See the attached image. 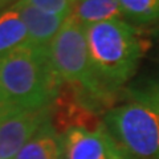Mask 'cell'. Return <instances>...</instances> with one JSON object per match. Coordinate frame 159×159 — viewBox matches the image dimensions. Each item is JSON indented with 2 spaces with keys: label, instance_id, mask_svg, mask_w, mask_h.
I'll return each mask as SVG.
<instances>
[{
  "label": "cell",
  "instance_id": "9",
  "mask_svg": "<svg viewBox=\"0 0 159 159\" xmlns=\"http://www.w3.org/2000/svg\"><path fill=\"white\" fill-rule=\"evenodd\" d=\"M72 15L84 25L123 19L118 0H74Z\"/></svg>",
  "mask_w": 159,
  "mask_h": 159
},
{
  "label": "cell",
  "instance_id": "5",
  "mask_svg": "<svg viewBox=\"0 0 159 159\" xmlns=\"http://www.w3.org/2000/svg\"><path fill=\"white\" fill-rule=\"evenodd\" d=\"M61 139L62 159H129L105 123L94 131L81 127L69 129Z\"/></svg>",
  "mask_w": 159,
  "mask_h": 159
},
{
  "label": "cell",
  "instance_id": "13",
  "mask_svg": "<svg viewBox=\"0 0 159 159\" xmlns=\"http://www.w3.org/2000/svg\"><path fill=\"white\" fill-rule=\"evenodd\" d=\"M32 7L54 16L69 17L73 13L74 0H23Z\"/></svg>",
  "mask_w": 159,
  "mask_h": 159
},
{
  "label": "cell",
  "instance_id": "8",
  "mask_svg": "<svg viewBox=\"0 0 159 159\" xmlns=\"http://www.w3.org/2000/svg\"><path fill=\"white\" fill-rule=\"evenodd\" d=\"M16 159H62L61 134L49 119L25 143Z\"/></svg>",
  "mask_w": 159,
  "mask_h": 159
},
{
  "label": "cell",
  "instance_id": "16",
  "mask_svg": "<svg viewBox=\"0 0 159 159\" xmlns=\"http://www.w3.org/2000/svg\"><path fill=\"white\" fill-rule=\"evenodd\" d=\"M16 2H17V0H0V11H2V9H6L8 7H11V6H13Z\"/></svg>",
  "mask_w": 159,
  "mask_h": 159
},
{
  "label": "cell",
  "instance_id": "6",
  "mask_svg": "<svg viewBox=\"0 0 159 159\" xmlns=\"http://www.w3.org/2000/svg\"><path fill=\"white\" fill-rule=\"evenodd\" d=\"M51 119V106L39 110H16L0 119V159H16L36 131Z\"/></svg>",
  "mask_w": 159,
  "mask_h": 159
},
{
  "label": "cell",
  "instance_id": "7",
  "mask_svg": "<svg viewBox=\"0 0 159 159\" xmlns=\"http://www.w3.org/2000/svg\"><path fill=\"white\" fill-rule=\"evenodd\" d=\"M20 13L28 32V41L40 47H49L56 34L60 32L62 24L68 17L54 16L32 7L23 0H17L12 6Z\"/></svg>",
  "mask_w": 159,
  "mask_h": 159
},
{
  "label": "cell",
  "instance_id": "14",
  "mask_svg": "<svg viewBox=\"0 0 159 159\" xmlns=\"http://www.w3.org/2000/svg\"><path fill=\"white\" fill-rule=\"evenodd\" d=\"M13 111H16V109L7 101V98L4 97L2 89H0V119L9 116V114L13 113Z\"/></svg>",
  "mask_w": 159,
  "mask_h": 159
},
{
  "label": "cell",
  "instance_id": "3",
  "mask_svg": "<svg viewBox=\"0 0 159 159\" xmlns=\"http://www.w3.org/2000/svg\"><path fill=\"white\" fill-rule=\"evenodd\" d=\"M53 68L62 84L77 86L103 107L105 111L113 109L117 97L110 96L101 86L90 64L86 41V25L70 15L62 24L49 45Z\"/></svg>",
  "mask_w": 159,
  "mask_h": 159
},
{
  "label": "cell",
  "instance_id": "11",
  "mask_svg": "<svg viewBox=\"0 0 159 159\" xmlns=\"http://www.w3.org/2000/svg\"><path fill=\"white\" fill-rule=\"evenodd\" d=\"M123 19L135 27L158 25L159 0H118Z\"/></svg>",
  "mask_w": 159,
  "mask_h": 159
},
{
  "label": "cell",
  "instance_id": "4",
  "mask_svg": "<svg viewBox=\"0 0 159 159\" xmlns=\"http://www.w3.org/2000/svg\"><path fill=\"white\" fill-rule=\"evenodd\" d=\"M103 123L129 159H159V111L129 101L106 111Z\"/></svg>",
  "mask_w": 159,
  "mask_h": 159
},
{
  "label": "cell",
  "instance_id": "1",
  "mask_svg": "<svg viewBox=\"0 0 159 159\" xmlns=\"http://www.w3.org/2000/svg\"><path fill=\"white\" fill-rule=\"evenodd\" d=\"M86 41L94 74L105 92L117 97L134 77L151 47L150 37L125 19L86 25Z\"/></svg>",
  "mask_w": 159,
  "mask_h": 159
},
{
  "label": "cell",
  "instance_id": "15",
  "mask_svg": "<svg viewBox=\"0 0 159 159\" xmlns=\"http://www.w3.org/2000/svg\"><path fill=\"white\" fill-rule=\"evenodd\" d=\"M150 41L154 45V48L158 51V58H159V24L152 28L151 34H150Z\"/></svg>",
  "mask_w": 159,
  "mask_h": 159
},
{
  "label": "cell",
  "instance_id": "12",
  "mask_svg": "<svg viewBox=\"0 0 159 159\" xmlns=\"http://www.w3.org/2000/svg\"><path fill=\"white\" fill-rule=\"evenodd\" d=\"M125 96L130 102L141 103L159 111V74L133 82L125 88Z\"/></svg>",
  "mask_w": 159,
  "mask_h": 159
},
{
  "label": "cell",
  "instance_id": "2",
  "mask_svg": "<svg viewBox=\"0 0 159 159\" xmlns=\"http://www.w3.org/2000/svg\"><path fill=\"white\" fill-rule=\"evenodd\" d=\"M62 81L49 56V47L27 41L0 57V89L16 110L52 106Z\"/></svg>",
  "mask_w": 159,
  "mask_h": 159
},
{
  "label": "cell",
  "instance_id": "10",
  "mask_svg": "<svg viewBox=\"0 0 159 159\" xmlns=\"http://www.w3.org/2000/svg\"><path fill=\"white\" fill-rule=\"evenodd\" d=\"M28 41V32L20 13L12 6L0 11V57Z\"/></svg>",
  "mask_w": 159,
  "mask_h": 159
}]
</instances>
